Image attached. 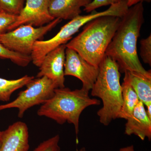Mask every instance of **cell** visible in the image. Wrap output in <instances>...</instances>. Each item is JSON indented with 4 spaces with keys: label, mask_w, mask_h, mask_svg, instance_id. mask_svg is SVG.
<instances>
[{
    "label": "cell",
    "mask_w": 151,
    "mask_h": 151,
    "mask_svg": "<svg viewBox=\"0 0 151 151\" xmlns=\"http://www.w3.org/2000/svg\"><path fill=\"white\" fill-rule=\"evenodd\" d=\"M61 21L55 19L40 27H35L30 24L22 25L0 35V42L10 50L30 56L35 42L43 37Z\"/></svg>",
    "instance_id": "cell-7"
},
{
    "label": "cell",
    "mask_w": 151,
    "mask_h": 151,
    "mask_svg": "<svg viewBox=\"0 0 151 151\" xmlns=\"http://www.w3.org/2000/svg\"><path fill=\"white\" fill-rule=\"evenodd\" d=\"M127 5L129 7H130L140 2H147L150 3L151 0H127Z\"/></svg>",
    "instance_id": "cell-23"
},
{
    "label": "cell",
    "mask_w": 151,
    "mask_h": 151,
    "mask_svg": "<svg viewBox=\"0 0 151 151\" xmlns=\"http://www.w3.org/2000/svg\"><path fill=\"white\" fill-rule=\"evenodd\" d=\"M0 58L7 59L19 66L26 67L32 61L31 57L10 50L0 42Z\"/></svg>",
    "instance_id": "cell-17"
},
{
    "label": "cell",
    "mask_w": 151,
    "mask_h": 151,
    "mask_svg": "<svg viewBox=\"0 0 151 151\" xmlns=\"http://www.w3.org/2000/svg\"><path fill=\"white\" fill-rule=\"evenodd\" d=\"M26 0H0V7L6 12L18 16L24 6Z\"/></svg>",
    "instance_id": "cell-18"
},
{
    "label": "cell",
    "mask_w": 151,
    "mask_h": 151,
    "mask_svg": "<svg viewBox=\"0 0 151 151\" xmlns=\"http://www.w3.org/2000/svg\"><path fill=\"white\" fill-rule=\"evenodd\" d=\"M26 89L19 93L13 101L0 105V111L10 108L18 110V116L23 118L26 111L35 105L44 104L54 95L58 88L54 81L46 76L34 78L26 85Z\"/></svg>",
    "instance_id": "cell-6"
},
{
    "label": "cell",
    "mask_w": 151,
    "mask_h": 151,
    "mask_svg": "<svg viewBox=\"0 0 151 151\" xmlns=\"http://www.w3.org/2000/svg\"><path fill=\"white\" fill-rule=\"evenodd\" d=\"M123 1L124 0H92L90 4L84 8V10L86 13L92 12L99 8L111 6Z\"/></svg>",
    "instance_id": "cell-22"
},
{
    "label": "cell",
    "mask_w": 151,
    "mask_h": 151,
    "mask_svg": "<svg viewBox=\"0 0 151 151\" xmlns=\"http://www.w3.org/2000/svg\"><path fill=\"white\" fill-rule=\"evenodd\" d=\"M49 0H26L23 8L18 15L17 20L9 27L12 30L20 26L30 24L40 27L53 21L49 11Z\"/></svg>",
    "instance_id": "cell-9"
},
{
    "label": "cell",
    "mask_w": 151,
    "mask_h": 151,
    "mask_svg": "<svg viewBox=\"0 0 151 151\" xmlns=\"http://www.w3.org/2000/svg\"><path fill=\"white\" fill-rule=\"evenodd\" d=\"M112 9L108 8L103 12L94 11L89 14L78 16L63 26L59 32L50 39L36 41L30 55L33 63L39 67L48 52L60 45L67 43L72 39L73 36L87 22L96 18L112 15Z\"/></svg>",
    "instance_id": "cell-5"
},
{
    "label": "cell",
    "mask_w": 151,
    "mask_h": 151,
    "mask_svg": "<svg viewBox=\"0 0 151 151\" xmlns=\"http://www.w3.org/2000/svg\"><path fill=\"white\" fill-rule=\"evenodd\" d=\"M144 14L143 2L129 7L121 17L119 27L105 52V55L117 63L122 73L131 71L146 73L148 71L142 65L137 49L144 22Z\"/></svg>",
    "instance_id": "cell-1"
},
{
    "label": "cell",
    "mask_w": 151,
    "mask_h": 151,
    "mask_svg": "<svg viewBox=\"0 0 151 151\" xmlns=\"http://www.w3.org/2000/svg\"><path fill=\"white\" fill-rule=\"evenodd\" d=\"M65 44L58 47L45 55L39 67L37 78L46 76L54 81L58 88L65 87L64 65L65 58Z\"/></svg>",
    "instance_id": "cell-10"
},
{
    "label": "cell",
    "mask_w": 151,
    "mask_h": 151,
    "mask_svg": "<svg viewBox=\"0 0 151 151\" xmlns=\"http://www.w3.org/2000/svg\"><path fill=\"white\" fill-rule=\"evenodd\" d=\"M92 0H49V11L52 17L71 20L80 15L81 8L85 7Z\"/></svg>",
    "instance_id": "cell-13"
},
{
    "label": "cell",
    "mask_w": 151,
    "mask_h": 151,
    "mask_svg": "<svg viewBox=\"0 0 151 151\" xmlns=\"http://www.w3.org/2000/svg\"><path fill=\"white\" fill-rule=\"evenodd\" d=\"M89 92L82 88L74 90L65 87L57 88L53 96L38 109L37 115L52 119L60 125L66 122L73 124L77 136L81 113L87 107L100 104V100L89 97Z\"/></svg>",
    "instance_id": "cell-3"
},
{
    "label": "cell",
    "mask_w": 151,
    "mask_h": 151,
    "mask_svg": "<svg viewBox=\"0 0 151 151\" xmlns=\"http://www.w3.org/2000/svg\"><path fill=\"white\" fill-rule=\"evenodd\" d=\"M29 133L27 124L17 122L2 131L0 151H28Z\"/></svg>",
    "instance_id": "cell-11"
},
{
    "label": "cell",
    "mask_w": 151,
    "mask_h": 151,
    "mask_svg": "<svg viewBox=\"0 0 151 151\" xmlns=\"http://www.w3.org/2000/svg\"><path fill=\"white\" fill-rule=\"evenodd\" d=\"M78 151H86V149H85V148L83 147L80 149V150H78Z\"/></svg>",
    "instance_id": "cell-27"
},
{
    "label": "cell",
    "mask_w": 151,
    "mask_h": 151,
    "mask_svg": "<svg viewBox=\"0 0 151 151\" xmlns=\"http://www.w3.org/2000/svg\"><path fill=\"white\" fill-rule=\"evenodd\" d=\"M59 141V135H55L41 143L33 151H60Z\"/></svg>",
    "instance_id": "cell-19"
},
{
    "label": "cell",
    "mask_w": 151,
    "mask_h": 151,
    "mask_svg": "<svg viewBox=\"0 0 151 151\" xmlns=\"http://www.w3.org/2000/svg\"><path fill=\"white\" fill-rule=\"evenodd\" d=\"M123 103L118 119L127 120L132 116L134 109L139 102L137 95L127 81L122 84Z\"/></svg>",
    "instance_id": "cell-15"
},
{
    "label": "cell",
    "mask_w": 151,
    "mask_h": 151,
    "mask_svg": "<svg viewBox=\"0 0 151 151\" xmlns=\"http://www.w3.org/2000/svg\"><path fill=\"white\" fill-rule=\"evenodd\" d=\"M140 56L146 64L151 65V35L140 41Z\"/></svg>",
    "instance_id": "cell-20"
},
{
    "label": "cell",
    "mask_w": 151,
    "mask_h": 151,
    "mask_svg": "<svg viewBox=\"0 0 151 151\" xmlns=\"http://www.w3.org/2000/svg\"><path fill=\"white\" fill-rule=\"evenodd\" d=\"M17 16L4 11L0 12V35L8 31L9 27L17 20Z\"/></svg>",
    "instance_id": "cell-21"
},
{
    "label": "cell",
    "mask_w": 151,
    "mask_h": 151,
    "mask_svg": "<svg viewBox=\"0 0 151 151\" xmlns=\"http://www.w3.org/2000/svg\"><path fill=\"white\" fill-rule=\"evenodd\" d=\"M124 80L127 81L137 95L139 100L146 106L151 105V71L143 73L126 71Z\"/></svg>",
    "instance_id": "cell-14"
},
{
    "label": "cell",
    "mask_w": 151,
    "mask_h": 151,
    "mask_svg": "<svg viewBox=\"0 0 151 151\" xmlns=\"http://www.w3.org/2000/svg\"><path fill=\"white\" fill-rule=\"evenodd\" d=\"M34 78V76L28 75L13 80H9L0 77V101H9L11 96L14 92L26 86Z\"/></svg>",
    "instance_id": "cell-16"
},
{
    "label": "cell",
    "mask_w": 151,
    "mask_h": 151,
    "mask_svg": "<svg viewBox=\"0 0 151 151\" xmlns=\"http://www.w3.org/2000/svg\"><path fill=\"white\" fill-rule=\"evenodd\" d=\"M3 11L2 10V9H1V7H0V12H1V11Z\"/></svg>",
    "instance_id": "cell-28"
},
{
    "label": "cell",
    "mask_w": 151,
    "mask_h": 151,
    "mask_svg": "<svg viewBox=\"0 0 151 151\" xmlns=\"http://www.w3.org/2000/svg\"><path fill=\"white\" fill-rule=\"evenodd\" d=\"M2 135V131L0 130V145H1V142Z\"/></svg>",
    "instance_id": "cell-26"
},
{
    "label": "cell",
    "mask_w": 151,
    "mask_h": 151,
    "mask_svg": "<svg viewBox=\"0 0 151 151\" xmlns=\"http://www.w3.org/2000/svg\"><path fill=\"white\" fill-rule=\"evenodd\" d=\"M64 73L65 76H71L79 79L82 88L89 92L97 79L99 67L92 65L75 50L66 47Z\"/></svg>",
    "instance_id": "cell-8"
},
{
    "label": "cell",
    "mask_w": 151,
    "mask_h": 151,
    "mask_svg": "<svg viewBox=\"0 0 151 151\" xmlns=\"http://www.w3.org/2000/svg\"><path fill=\"white\" fill-rule=\"evenodd\" d=\"M121 73L117 63L105 55L99 66V73L91 89V95L98 97L103 102V107L97 113L101 124L107 126L118 119L122 108Z\"/></svg>",
    "instance_id": "cell-4"
},
{
    "label": "cell",
    "mask_w": 151,
    "mask_h": 151,
    "mask_svg": "<svg viewBox=\"0 0 151 151\" xmlns=\"http://www.w3.org/2000/svg\"><path fill=\"white\" fill-rule=\"evenodd\" d=\"M146 107H147V109L146 110V113L149 118L151 120V105L146 106Z\"/></svg>",
    "instance_id": "cell-25"
},
{
    "label": "cell",
    "mask_w": 151,
    "mask_h": 151,
    "mask_svg": "<svg viewBox=\"0 0 151 151\" xmlns=\"http://www.w3.org/2000/svg\"><path fill=\"white\" fill-rule=\"evenodd\" d=\"M125 133L131 136H137L142 140L146 138L151 139V120L146 113L145 105L139 101L135 107L132 116L127 119Z\"/></svg>",
    "instance_id": "cell-12"
},
{
    "label": "cell",
    "mask_w": 151,
    "mask_h": 151,
    "mask_svg": "<svg viewBox=\"0 0 151 151\" xmlns=\"http://www.w3.org/2000/svg\"><path fill=\"white\" fill-rule=\"evenodd\" d=\"M119 151H135L134 146L133 145L122 148Z\"/></svg>",
    "instance_id": "cell-24"
},
{
    "label": "cell",
    "mask_w": 151,
    "mask_h": 151,
    "mask_svg": "<svg viewBox=\"0 0 151 151\" xmlns=\"http://www.w3.org/2000/svg\"><path fill=\"white\" fill-rule=\"evenodd\" d=\"M121 17L104 16L93 19L65 45L92 65L99 67L105 52L119 27Z\"/></svg>",
    "instance_id": "cell-2"
}]
</instances>
